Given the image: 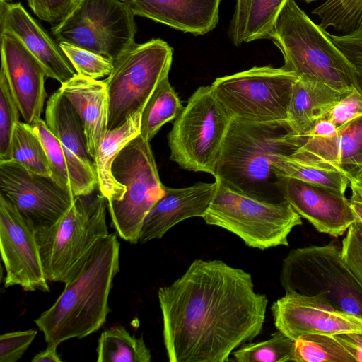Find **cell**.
I'll return each instance as SVG.
<instances>
[{
  "label": "cell",
  "mask_w": 362,
  "mask_h": 362,
  "mask_svg": "<svg viewBox=\"0 0 362 362\" xmlns=\"http://www.w3.org/2000/svg\"><path fill=\"white\" fill-rule=\"evenodd\" d=\"M158 298L170 362L228 361L260 334L268 304L250 273L217 259H194Z\"/></svg>",
  "instance_id": "1"
},
{
  "label": "cell",
  "mask_w": 362,
  "mask_h": 362,
  "mask_svg": "<svg viewBox=\"0 0 362 362\" xmlns=\"http://www.w3.org/2000/svg\"><path fill=\"white\" fill-rule=\"evenodd\" d=\"M120 244L115 233L99 238L55 303L35 323L47 344L59 346L98 331L110 308L108 298L119 272Z\"/></svg>",
  "instance_id": "2"
},
{
  "label": "cell",
  "mask_w": 362,
  "mask_h": 362,
  "mask_svg": "<svg viewBox=\"0 0 362 362\" xmlns=\"http://www.w3.org/2000/svg\"><path fill=\"white\" fill-rule=\"evenodd\" d=\"M306 138L293 132L286 121L252 122L233 119L214 177L249 194L279 202L272 194L274 189L279 191L272 164L276 156L293 153Z\"/></svg>",
  "instance_id": "3"
},
{
  "label": "cell",
  "mask_w": 362,
  "mask_h": 362,
  "mask_svg": "<svg viewBox=\"0 0 362 362\" xmlns=\"http://www.w3.org/2000/svg\"><path fill=\"white\" fill-rule=\"evenodd\" d=\"M269 40L283 55L282 67L298 78L315 80L346 93L360 91L351 63L329 33L315 23L295 0L286 2Z\"/></svg>",
  "instance_id": "4"
},
{
  "label": "cell",
  "mask_w": 362,
  "mask_h": 362,
  "mask_svg": "<svg viewBox=\"0 0 362 362\" xmlns=\"http://www.w3.org/2000/svg\"><path fill=\"white\" fill-rule=\"evenodd\" d=\"M216 188L203 219L240 238L261 250L288 246L292 230L302 225L300 216L285 199L271 202L249 194L215 179Z\"/></svg>",
  "instance_id": "5"
},
{
  "label": "cell",
  "mask_w": 362,
  "mask_h": 362,
  "mask_svg": "<svg viewBox=\"0 0 362 362\" xmlns=\"http://www.w3.org/2000/svg\"><path fill=\"white\" fill-rule=\"evenodd\" d=\"M279 281L285 293L319 295L337 310L362 318V284L332 241L291 250L283 260Z\"/></svg>",
  "instance_id": "6"
},
{
  "label": "cell",
  "mask_w": 362,
  "mask_h": 362,
  "mask_svg": "<svg viewBox=\"0 0 362 362\" xmlns=\"http://www.w3.org/2000/svg\"><path fill=\"white\" fill-rule=\"evenodd\" d=\"M91 194L76 197L58 222L49 228L35 230L48 281H68L97 240L109 234L106 223L107 200L100 194L94 197Z\"/></svg>",
  "instance_id": "7"
},
{
  "label": "cell",
  "mask_w": 362,
  "mask_h": 362,
  "mask_svg": "<svg viewBox=\"0 0 362 362\" xmlns=\"http://www.w3.org/2000/svg\"><path fill=\"white\" fill-rule=\"evenodd\" d=\"M232 120L211 86L199 87L168 134L170 159L182 169L214 177Z\"/></svg>",
  "instance_id": "8"
},
{
  "label": "cell",
  "mask_w": 362,
  "mask_h": 362,
  "mask_svg": "<svg viewBox=\"0 0 362 362\" xmlns=\"http://www.w3.org/2000/svg\"><path fill=\"white\" fill-rule=\"evenodd\" d=\"M112 173L126 191L122 199L107 202L111 226L122 239L136 244L146 214L165 187L150 142L140 134L131 141L114 160Z\"/></svg>",
  "instance_id": "9"
},
{
  "label": "cell",
  "mask_w": 362,
  "mask_h": 362,
  "mask_svg": "<svg viewBox=\"0 0 362 362\" xmlns=\"http://www.w3.org/2000/svg\"><path fill=\"white\" fill-rule=\"evenodd\" d=\"M173 48L160 39L134 43L113 61L104 80L110 98L108 129L117 127L143 110L158 83L168 73Z\"/></svg>",
  "instance_id": "10"
},
{
  "label": "cell",
  "mask_w": 362,
  "mask_h": 362,
  "mask_svg": "<svg viewBox=\"0 0 362 362\" xmlns=\"http://www.w3.org/2000/svg\"><path fill=\"white\" fill-rule=\"evenodd\" d=\"M298 77L271 66L215 79L213 92L232 119L252 122L286 121L291 91Z\"/></svg>",
  "instance_id": "11"
},
{
  "label": "cell",
  "mask_w": 362,
  "mask_h": 362,
  "mask_svg": "<svg viewBox=\"0 0 362 362\" xmlns=\"http://www.w3.org/2000/svg\"><path fill=\"white\" fill-rule=\"evenodd\" d=\"M135 14L122 0H77L70 14L52 28L65 42L115 60L132 45Z\"/></svg>",
  "instance_id": "12"
},
{
  "label": "cell",
  "mask_w": 362,
  "mask_h": 362,
  "mask_svg": "<svg viewBox=\"0 0 362 362\" xmlns=\"http://www.w3.org/2000/svg\"><path fill=\"white\" fill-rule=\"evenodd\" d=\"M0 194L35 230L49 228L58 222L76 197L52 176L32 173L11 160H0Z\"/></svg>",
  "instance_id": "13"
},
{
  "label": "cell",
  "mask_w": 362,
  "mask_h": 362,
  "mask_svg": "<svg viewBox=\"0 0 362 362\" xmlns=\"http://www.w3.org/2000/svg\"><path fill=\"white\" fill-rule=\"evenodd\" d=\"M0 250L6 275L4 287L48 292L49 287L33 225L0 194Z\"/></svg>",
  "instance_id": "14"
},
{
  "label": "cell",
  "mask_w": 362,
  "mask_h": 362,
  "mask_svg": "<svg viewBox=\"0 0 362 362\" xmlns=\"http://www.w3.org/2000/svg\"><path fill=\"white\" fill-rule=\"evenodd\" d=\"M271 311L276 329L294 341L305 334H362V318L337 310L319 295L286 293Z\"/></svg>",
  "instance_id": "15"
},
{
  "label": "cell",
  "mask_w": 362,
  "mask_h": 362,
  "mask_svg": "<svg viewBox=\"0 0 362 362\" xmlns=\"http://www.w3.org/2000/svg\"><path fill=\"white\" fill-rule=\"evenodd\" d=\"M45 122L62 147L74 195L91 194L98 187V182L83 124L74 107L59 90L47 102Z\"/></svg>",
  "instance_id": "16"
},
{
  "label": "cell",
  "mask_w": 362,
  "mask_h": 362,
  "mask_svg": "<svg viewBox=\"0 0 362 362\" xmlns=\"http://www.w3.org/2000/svg\"><path fill=\"white\" fill-rule=\"evenodd\" d=\"M278 187L283 199L320 233L338 238L358 221L344 194L289 177L279 178Z\"/></svg>",
  "instance_id": "17"
},
{
  "label": "cell",
  "mask_w": 362,
  "mask_h": 362,
  "mask_svg": "<svg viewBox=\"0 0 362 362\" xmlns=\"http://www.w3.org/2000/svg\"><path fill=\"white\" fill-rule=\"evenodd\" d=\"M1 69L25 123L40 118L46 98L45 70L21 40L9 31L1 32Z\"/></svg>",
  "instance_id": "18"
},
{
  "label": "cell",
  "mask_w": 362,
  "mask_h": 362,
  "mask_svg": "<svg viewBox=\"0 0 362 362\" xmlns=\"http://www.w3.org/2000/svg\"><path fill=\"white\" fill-rule=\"evenodd\" d=\"M1 32L9 31L16 35L38 59L47 77L66 82L76 71L57 45L31 17L20 3L0 0Z\"/></svg>",
  "instance_id": "19"
},
{
  "label": "cell",
  "mask_w": 362,
  "mask_h": 362,
  "mask_svg": "<svg viewBox=\"0 0 362 362\" xmlns=\"http://www.w3.org/2000/svg\"><path fill=\"white\" fill-rule=\"evenodd\" d=\"M216 182H198L182 188L165 187L164 194L146 214L139 243L160 239L185 219L204 216L214 195Z\"/></svg>",
  "instance_id": "20"
},
{
  "label": "cell",
  "mask_w": 362,
  "mask_h": 362,
  "mask_svg": "<svg viewBox=\"0 0 362 362\" xmlns=\"http://www.w3.org/2000/svg\"><path fill=\"white\" fill-rule=\"evenodd\" d=\"M221 0H131L134 13L194 35L214 30Z\"/></svg>",
  "instance_id": "21"
},
{
  "label": "cell",
  "mask_w": 362,
  "mask_h": 362,
  "mask_svg": "<svg viewBox=\"0 0 362 362\" xmlns=\"http://www.w3.org/2000/svg\"><path fill=\"white\" fill-rule=\"evenodd\" d=\"M59 90L70 102L83 124L88 151L95 157L98 145L106 133L110 116V98L104 80L78 74L62 83Z\"/></svg>",
  "instance_id": "22"
},
{
  "label": "cell",
  "mask_w": 362,
  "mask_h": 362,
  "mask_svg": "<svg viewBox=\"0 0 362 362\" xmlns=\"http://www.w3.org/2000/svg\"><path fill=\"white\" fill-rule=\"evenodd\" d=\"M305 135V141L291 156L308 163L346 171L351 160L362 153V115L341 126L333 134L309 132Z\"/></svg>",
  "instance_id": "23"
},
{
  "label": "cell",
  "mask_w": 362,
  "mask_h": 362,
  "mask_svg": "<svg viewBox=\"0 0 362 362\" xmlns=\"http://www.w3.org/2000/svg\"><path fill=\"white\" fill-rule=\"evenodd\" d=\"M349 93L315 80L298 78L293 84L288 107L289 127L295 134L305 135Z\"/></svg>",
  "instance_id": "24"
},
{
  "label": "cell",
  "mask_w": 362,
  "mask_h": 362,
  "mask_svg": "<svg viewBox=\"0 0 362 362\" xmlns=\"http://www.w3.org/2000/svg\"><path fill=\"white\" fill-rule=\"evenodd\" d=\"M142 110L136 112L117 127L107 129L101 139L93 159L98 189L107 202L122 199L125 186L119 183L112 173V165L118 153L140 134Z\"/></svg>",
  "instance_id": "25"
},
{
  "label": "cell",
  "mask_w": 362,
  "mask_h": 362,
  "mask_svg": "<svg viewBox=\"0 0 362 362\" xmlns=\"http://www.w3.org/2000/svg\"><path fill=\"white\" fill-rule=\"evenodd\" d=\"M287 0H236L229 27L235 46L269 39L274 24Z\"/></svg>",
  "instance_id": "26"
},
{
  "label": "cell",
  "mask_w": 362,
  "mask_h": 362,
  "mask_svg": "<svg viewBox=\"0 0 362 362\" xmlns=\"http://www.w3.org/2000/svg\"><path fill=\"white\" fill-rule=\"evenodd\" d=\"M272 170L278 179L289 177L345 194L351 175L346 171L301 160L291 154L275 158Z\"/></svg>",
  "instance_id": "27"
},
{
  "label": "cell",
  "mask_w": 362,
  "mask_h": 362,
  "mask_svg": "<svg viewBox=\"0 0 362 362\" xmlns=\"http://www.w3.org/2000/svg\"><path fill=\"white\" fill-rule=\"evenodd\" d=\"M183 108L168 76L165 77L158 83L142 110L140 135L150 142L165 123L177 117Z\"/></svg>",
  "instance_id": "28"
},
{
  "label": "cell",
  "mask_w": 362,
  "mask_h": 362,
  "mask_svg": "<svg viewBox=\"0 0 362 362\" xmlns=\"http://www.w3.org/2000/svg\"><path fill=\"white\" fill-rule=\"evenodd\" d=\"M98 362H150L151 354L143 336L137 338L122 326L103 331L96 349Z\"/></svg>",
  "instance_id": "29"
},
{
  "label": "cell",
  "mask_w": 362,
  "mask_h": 362,
  "mask_svg": "<svg viewBox=\"0 0 362 362\" xmlns=\"http://www.w3.org/2000/svg\"><path fill=\"white\" fill-rule=\"evenodd\" d=\"M8 160L15 161L32 173L52 176L44 146L28 124L18 122L14 128Z\"/></svg>",
  "instance_id": "30"
},
{
  "label": "cell",
  "mask_w": 362,
  "mask_h": 362,
  "mask_svg": "<svg viewBox=\"0 0 362 362\" xmlns=\"http://www.w3.org/2000/svg\"><path fill=\"white\" fill-rule=\"evenodd\" d=\"M294 341L296 362H356L335 335L305 334Z\"/></svg>",
  "instance_id": "31"
},
{
  "label": "cell",
  "mask_w": 362,
  "mask_h": 362,
  "mask_svg": "<svg viewBox=\"0 0 362 362\" xmlns=\"http://www.w3.org/2000/svg\"><path fill=\"white\" fill-rule=\"evenodd\" d=\"M232 355L237 362H296L295 341L276 330L268 339L246 343Z\"/></svg>",
  "instance_id": "32"
},
{
  "label": "cell",
  "mask_w": 362,
  "mask_h": 362,
  "mask_svg": "<svg viewBox=\"0 0 362 362\" xmlns=\"http://www.w3.org/2000/svg\"><path fill=\"white\" fill-rule=\"evenodd\" d=\"M311 13L325 30L333 28L339 34L362 30V0H325Z\"/></svg>",
  "instance_id": "33"
},
{
  "label": "cell",
  "mask_w": 362,
  "mask_h": 362,
  "mask_svg": "<svg viewBox=\"0 0 362 362\" xmlns=\"http://www.w3.org/2000/svg\"><path fill=\"white\" fill-rule=\"evenodd\" d=\"M29 126L40 138L44 146L52 177L59 186L74 194L67 162L59 141L41 118L35 120Z\"/></svg>",
  "instance_id": "34"
},
{
  "label": "cell",
  "mask_w": 362,
  "mask_h": 362,
  "mask_svg": "<svg viewBox=\"0 0 362 362\" xmlns=\"http://www.w3.org/2000/svg\"><path fill=\"white\" fill-rule=\"evenodd\" d=\"M20 110L11 90L6 74L0 71V160L9 158L10 145Z\"/></svg>",
  "instance_id": "35"
},
{
  "label": "cell",
  "mask_w": 362,
  "mask_h": 362,
  "mask_svg": "<svg viewBox=\"0 0 362 362\" xmlns=\"http://www.w3.org/2000/svg\"><path fill=\"white\" fill-rule=\"evenodd\" d=\"M59 46L77 74L93 79L108 76L113 69V60L65 42Z\"/></svg>",
  "instance_id": "36"
},
{
  "label": "cell",
  "mask_w": 362,
  "mask_h": 362,
  "mask_svg": "<svg viewBox=\"0 0 362 362\" xmlns=\"http://www.w3.org/2000/svg\"><path fill=\"white\" fill-rule=\"evenodd\" d=\"M346 233L341 243V257L362 284V222L358 220Z\"/></svg>",
  "instance_id": "37"
},
{
  "label": "cell",
  "mask_w": 362,
  "mask_h": 362,
  "mask_svg": "<svg viewBox=\"0 0 362 362\" xmlns=\"http://www.w3.org/2000/svg\"><path fill=\"white\" fill-rule=\"evenodd\" d=\"M37 331L27 329L6 332L0 336V362L18 361L34 341Z\"/></svg>",
  "instance_id": "38"
},
{
  "label": "cell",
  "mask_w": 362,
  "mask_h": 362,
  "mask_svg": "<svg viewBox=\"0 0 362 362\" xmlns=\"http://www.w3.org/2000/svg\"><path fill=\"white\" fill-rule=\"evenodd\" d=\"M332 40L353 65L362 93V30L346 34H331Z\"/></svg>",
  "instance_id": "39"
},
{
  "label": "cell",
  "mask_w": 362,
  "mask_h": 362,
  "mask_svg": "<svg viewBox=\"0 0 362 362\" xmlns=\"http://www.w3.org/2000/svg\"><path fill=\"white\" fill-rule=\"evenodd\" d=\"M362 115V93L354 89L343 97L324 118L337 128Z\"/></svg>",
  "instance_id": "40"
},
{
  "label": "cell",
  "mask_w": 362,
  "mask_h": 362,
  "mask_svg": "<svg viewBox=\"0 0 362 362\" xmlns=\"http://www.w3.org/2000/svg\"><path fill=\"white\" fill-rule=\"evenodd\" d=\"M77 0H28L30 8L41 20L59 24L72 11Z\"/></svg>",
  "instance_id": "41"
},
{
  "label": "cell",
  "mask_w": 362,
  "mask_h": 362,
  "mask_svg": "<svg viewBox=\"0 0 362 362\" xmlns=\"http://www.w3.org/2000/svg\"><path fill=\"white\" fill-rule=\"evenodd\" d=\"M335 336L351 353L356 362H362V334L346 333Z\"/></svg>",
  "instance_id": "42"
},
{
  "label": "cell",
  "mask_w": 362,
  "mask_h": 362,
  "mask_svg": "<svg viewBox=\"0 0 362 362\" xmlns=\"http://www.w3.org/2000/svg\"><path fill=\"white\" fill-rule=\"evenodd\" d=\"M57 346L47 344V348L37 354L31 360L32 362H61L59 354L57 352Z\"/></svg>",
  "instance_id": "43"
},
{
  "label": "cell",
  "mask_w": 362,
  "mask_h": 362,
  "mask_svg": "<svg viewBox=\"0 0 362 362\" xmlns=\"http://www.w3.org/2000/svg\"><path fill=\"white\" fill-rule=\"evenodd\" d=\"M349 185L352 194L362 200V173L351 177Z\"/></svg>",
  "instance_id": "44"
},
{
  "label": "cell",
  "mask_w": 362,
  "mask_h": 362,
  "mask_svg": "<svg viewBox=\"0 0 362 362\" xmlns=\"http://www.w3.org/2000/svg\"><path fill=\"white\" fill-rule=\"evenodd\" d=\"M346 171L351 177L362 173V153L351 160L346 168Z\"/></svg>",
  "instance_id": "45"
},
{
  "label": "cell",
  "mask_w": 362,
  "mask_h": 362,
  "mask_svg": "<svg viewBox=\"0 0 362 362\" xmlns=\"http://www.w3.org/2000/svg\"><path fill=\"white\" fill-rule=\"evenodd\" d=\"M350 202L358 220L362 222V200L352 194Z\"/></svg>",
  "instance_id": "46"
},
{
  "label": "cell",
  "mask_w": 362,
  "mask_h": 362,
  "mask_svg": "<svg viewBox=\"0 0 362 362\" xmlns=\"http://www.w3.org/2000/svg\"><path fill=\"white\" fill-rule=\"evenodd\" d=\"M302 1H305L307 3H310V2L318 1V0H302Z\"/></svg>",
  "instance_id": "47"
},
{
  "label": "cell",
  "mask_w": 362,
  "mask_h": 362,
  "mask_svg": "<svg viewBox=\"0 0 362 362\" xmlns=\"http://www.w3.org/2000/svg\"><path fill=\"white\" fill-rule=\"evenodd\" d=\"M122 1H125V2H127V3H128V2H129L131 0H122Z\"/></svg>",
  "instance_id": "48"
}]
</instances>
